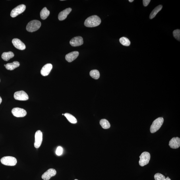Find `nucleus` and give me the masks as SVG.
Returning <instances> with one entry per match:
<instances>
[{
  "instance_id": "obj_23",
  "label": "nucleus",
  "mask_w": 180,
  "mask_h": 180,
  "mask_svg": "<svg viewBox=\"0 0 180 180\" xmlns=\"http://www.w3.org/2000/svg\"><path fill=\"white\" fill-rule=\"evenodd\" d=\"M90 75L95 80H98L100 77V72L97 70H93L90 72Z\"/></svg>"
},
{
  "instance_id": "obj_3",
  "label": "nucleus",
  "mask_w": 180,
  "mask_h": 180,
  "mask_svg": "<svg viewBox=\"0 0 180 180\" xmlns=\"http://www.w3.org/2000/svg\"><path fill=\"white\" fill-rule=\"evenodd\" d=\"M164 121L163 118L160 117L155 120L151 125L150 131L152 133H154L160 129Z\"/></svg>"
},
{
  "instance_id": "obj_25",
  "label": "nucleus",
  "mask_w": 180,
  "mask_h": 180,
  "mask_svg": "<svg viewBox=\"0 0 180 180\" xmlns=\"http://www.w3.org/2000/svg\"><path fill=\"white\" fill-rule=\"evenodd\" d=\"M155 180H171L169 177L165 178L164 175L160 173H157L154 176Z\"/></svg>"
},
{
  "instance_id": "obj_21",
  "label": "nucleus",
  "mask_w": 180,
  "mask_h": 180,
  "mask_svg": "<svg viewBox=\"0 0 180 180\" xmlns=\"http://www.w3.org/2000/svg\"><path fill=\"white\" fill-rule=\"evenodd\" d=\"M65 117L67 118L70 123L73 124H76L77 123V120L73 115L69 113H65L64 114Z\"/></svg>"
},
{
  "instance_id": "obj_20",
  "label": "nucleus",
  "mask_w": 180,
  "mask_h": 180,
  "mask_svg": "<svg viewBox=\"0 0 180 180\" xmlns=\"http://www.w3.org/2000/svg\"><path fill=\"white\" fill-rule=\"evenodd\" d=\"M162 6L161 5H159L157 6L155 9L153 10L151 12L150 16V19H152L153 18H154L155 16H156V14H158V12L160 11L162 9Z\"/></svg>"
},
{
  "instance_id": "obj_14",
  "label": "nucleus",
  "mask_w": 180,
  "mask_h": 180,
  "mask_svg": "<svg viewBox=\"0 0 180 180\" xmlns=\"http://www.w3.org/2000/svg\"><path fill=\"white\" fill-rule=\"evenodd\" d=\"M169 146L173 149L179 148L180 146V139L178 137L173 138L169 142Z\"/></svg>"
},
{
  "instance_id": "obj_17",
  "label": "nucleus",
  "mask_w": 180,
  "mask_h": 180,
  "mask_svg": "<svg viewBox=\"0 0 180 180\" xmlns=\"http://www.w3.org/2000/svg\"><path fill=\"white\" fill-rule=\"evenodd\" d=\"M20 63L19 62L14 61L12 63H9L6 65V69L10 70H13L16 68L19 67Z\"/></svg>"
},
{
  "instance_id": "obj_18",
  "label": "nucleus",
  "mask_w": 180,
  "mask_h": 180,
  "mask_svg": "<svg viewBox=\"0 0 180 180\" xmlns=\"http://www.w3.org/2000/svg\"><path fill=\"white\" fill-rule=\"evenodd\" d=\"M14 54L11 51L4 52L2 54L1 57L4 61H8L14 57Z\"/></svg>"
},
{
  "instance_id": "obj_4",
  "label": "nucleus",
  "mask_w": 180,
  "mask_h": 180,
  "mask_svg": "<svg viewBox=\"0 0 180 180\" xmlns=\"http://www.w3.org/2000/svg\"><path fill=\"white\" fill-rule=\"evenodd\" d=\"M1 161L3 164L10 166H14L17 162V160L16 158L10 156L3 157L1 158Z\"/></svg>"
},
{
  "instance_id": "obj_1",
  "label": "nucleus",
  "mask_w": 180,
  "mask_h": 180,
  "mask_svg": "<svg viewBox=\"0 0 180 180\" xmlns=\"http://www.w3.org/2000/svg\"><path fill=\"white\" fill-rule=\"evenodd\" d=\"M101 22V20L100 18L98 16L94 15L87 18L84 24L87 27L92 28L98 26Z\"/></svg>"
},
{
  "instance_id": "obj_16",
  "label": "nucleus",
  "mask_w": 180,
  "mask_h": 180,
  "mask_svg": "<svg viewBox=\"0 0 180 180\" xmlns=\"http://www.w3.org/2000/svg\"><path fill=\"white\" fill-rule=\"evenodd\" d=\"M72 11L71 8H67L60 12L58 16V18L59 20H64L67 18V16Z\"/></svg>"
},
{
  "instance_id": "obj_7",
  "label": "nucleus",
  "mask_w": 180,
  "mask_h": 180,
  "mask_svg": "<svg viewBox=\"0 0 180 180\" xmlns=\"http://www.w3.org/2000/svg\"><path fill=\"white\" fill-rule=\"evenodd\" d=\"M14 99L20 101H26L29 99L28 95L24 91H20L16 92L14 95Z\"/></svg>"
},
{
  "instance_id": "obj_22",
  "label": "nucleus",
  "mask_w": 180,
  "mask_h": 180,
  "mask_svg": "<svg viewBox=\"0 0 180 180\" xmlns=\"http://www.w3.org/2000/svg\"><path fill=\"white\" fill-rule=\"evenodd\" d=\"M100 124L103 129H109L111 127L110 123L106 119H101L100 121Z\"/></svg>"
},
{
  "instance_id": "obj_30",
  "label": "nucleus",
  "mask_w": 180,
  "mask_h": 180,
  "mask_svg": "<svg viewBox=\"0 0 180 180\" xmlns=\"http://www.w3.org/2000/svg\"><path fill=\"white\" fill-rule=\"evenodd\" d=\"M129 1L130 3H132V2L134 1L133 0H129Z\"/></svg>"
},
{
  "instance_id": "obj_6",
  "label": "nucleus",
  "mask_w": 180,
  "mask_h": 180,
  "mask_svg": "<svg viewBox=\"0 0 180 180\" xmlns=\"http://www.w3.org/2000/svg\"><path fill=\"white\" fill-rule=\"evenodd\" d=\"M26 9V6L24 5H21L16 7L12 10L10 16L12 18H15L19 14L23 13Z\"/></svg>"
},
{
  "instance_id": "obj_9",
  "label": "nucleus",
  "mask_w": 180,
  "mask_h": 180,
  "mask_svg": "<svg viewBox=\"0 0 180 180\" xmlns=\"http://www.w3.org/2000/svg\"><path fill=\"white\" fill-rule=\"evenodd\" d=\"M11 112L14 117H22L26 116L27 112L24 109L16 107L12 109Z\"/></svg>"
},
{
  "instance_id": "obj_11",
  "label": "nucleus",
  "mask_w": 180,
  "mask_h": 180,
  "mask_svg": "<svg viewBox=\"0 0 180 180\" xmlns=\"http://www.w3.org/2000/svg\"><path fill=\"white\" fill-rule=\"evenodd\" d=\"M56 174L57 171L55 169H49L43 174L42 178L44 180H49L52 177L55 176Z\"/></svg>"
},
{
  "instance_id": "obj_28",
  "label": "nucleus",
  "mask_w": 180,
  "mask_h": 180,
  "mask_svg": "<svg viewBox=\"0 0 180 180\" xmlns=\"http://www.w3.org/2000/svg\"><path fill=\"white\" fill-rule=\"evenodd\" d=\"M150 1V0H144L143 1V5L144 7H147L149 4Z\"/></svg>"
},
{
  "instance_id": "obj_2",
  "label": "nucleus",
  "mask_w": 180,
  "mask_h": 180,
  "mask_svg": "<svg viewBox=\"0 0 180 180\" xmlns=\"http://www.w3.org/2000/svg\"><path fill=\"white\" fill-rule=\"evenodd\" d=\"M41 26V23L40 21L34 20L28 23L26 27V30L28 32H36L40 28Z\"/></svg>"
},
{
  "instance_id": "obj_8",
  "label": "nucleus",
  "mask_w": 180,
  "mask_h": 180,
  "mask_svg": "<svg viewBox=\"0 0 180 180\" xmlns=\"http://www.w3.org/2000/svg\"><path fill=\"white\" fill-rule=\"evenodd\" d=\"M35 148H38L40 147L42 141V133L40 130H38L35 133Z\"/></svg>"
},
{
  "instance_id": "obj_19",
  "label": "nucleus",
  "mask_w": 180,
  "mask_h": 180,
  "mask_svg": "<svg viewBox=\"0 0 180 180\" xmlns=\"http://www.w3.org/2000/svg\"><path fill=\"white\" fill-rule=\"evenodd\" d=\"M50 14V11L47 9V7L43 8L40 12V16L41 19L44 20L47 18Z\"/></svg>"
},
{
  "instance_id": "obj_5",
  "label": "nucleus",
  "mask_w": 180,
  "mask_h": 180,
  "mask_svg": "<svg viewBox=\"0 0 180 180\" xmlns=\"http://www.w3.org/2000/svg\"><path fill=\"white\" fill-rule=\"evenodd\" d=\"M139 164L140 166L144 167L148 164L150 160V155L148 152H144L142 153L140 156Z\"/></svg>"
},
{
  "instance_id": "obj_32",
  "label": "nucleus",
  "mask_w": 180,
  "mask_h": 180,
  "mask_svg": "<svg viewBox=\"0 0 180 180\" xmlns=\"http://www.w3.org/2000/svg\"><path fill=\"white\" fill-rule=\"evenodd\" d=\"M62 115H64V114H62Z\"/></svg>"
},
{
  "instance_id": "obj_27",
  "label": "nucleus",
  "mask_w": 180,
  "mask_h": 180,
  "mask_svg": "<svg viewBox=\"0 0 180 180\" xmlns=\"http://www.w3.org/2000/svg\"><path fill=\"white\" fill-rule=\"evenodd\" d=\"M63 148L61 146L58 147L57 148L56 151V154L57 156H60L63 154Z\"/></svg>"
},
{
  "instance_id": "obj_12",
  "label": "nucleus",
  "mask_w": 180,
  "mask_h": 180,
  "mask_svg": "<svg viewBox=\"0 0 180 180\" xmlns=\"http://www.w3.org/2000/svg\"><path fill=\"white\" fill-rule=\"evenodd\" d=\"M12 42L14 47L19 50H24L26 49V45L19 39L14 38Z\"/></svg>"
},
{
  "instance_id": "obj_15",
  "label": "nucleus",
  "mask_w": 180,
  "mask_h": 180,
  "mask_svg": "<svg viewBox=\"0 0 180 180\" xmlns=\"http://www.w3.org/2000/svg\"><path fill=\"white\" fill-rule=\"evenodd\" d=\"M79 55V53L78 51H74L72 52L67 54L65 56V59L67 61L70 63L74 60L76 59L78 57V55Z\"/></svg>"
},
{
  "instance_id": "obj_26",
  "label": "nucleus",
  "mask_w": 180,
  "mask_h": 180,
  "mask_svg": "<svg viewBox=\"0 0 180 180\" xmlns=\"http://www.w3.org/2000/svg\"><path fill=\"white\" fill-rule=\"evenodd\" d=\"M173 34L174 37L177 40H180V30L179 29L175 30L173 31Z\"/></svg>"
},
{
  "instance_id": "obj_29",
  "label": "nucleus",
  "mask_w": 180,
  "mask_h": 180,
  "mask_svg": "<svg viewBox=\"0 0 180 180\" xmlns=\"http://www.w3.org/2000/svg\"><path fill=\"white\" fill-rule=\"evenodd\" d=\"M2 98H1V96H0V104H1V102H2Z\"/></svg>"
},
{
  "instance_id": "obj_31",
  "label": "nucleus",
  "mask_w": 180,
  "mask_h": 180,
  "mask_svg": "<svg viewBox=\"0 0 180 180\" xmlns=\"http://www.w3.org/2000/svg\"><path fill=\"white\" fill-rule=\"evenodd\" d=\"M5 66H6V65H4V66H5Z\"/></svg>"
},
{
  "instance_id": "obj_13",
  "label": "nucleus",
  "mask_w": 180,
  "mask_h": 180,
  "mask_svg": "<svg viewBox=\"0 0 180 180\" xmlns=\"http://www.w3.org/2000/svg\"><path fill=\"white\" fill-rule=\"evenodd\" d=\"M53 69V65L51 63H47L42 67L41 70V74L43 76H47L49 75Z\"/></svg>"
},
{
  "instance_id": "obj_10",
  "label": "nucleus",
  "mask_w": 180,
  "mask_h": 180,
  "mask_svg": "<svg viewBox=\"0 0 180 180\" xmlns=\"http://www.w3.org/2000/svg\"><path fill=\"white\" fill-rule=\"evenodd\" d=\"M84 43L83 39L82 37L78 36L74 37L70 41V44L72 46L76 47L80 46Z\"/></svg>"
},
{
  "instance_id": "obj_33",
  "label": "nucleus",
  "mask_w": 180,
  "mask_h": 180,
  "mask_svg": "<svg viewBox=\"0 0 180 180\" xmlns=\"http://www.w3.org/2000/svg\"><path fill=\"white\" fill-rule=\"evenodd\" d=\"M74 180H78V179H75Z\"/></svg>"
},
{
  "instance_id": "obj_24",
  "label": "nucleus",
  "mask_w": 180,
  "mask_h": 180,
  "mask_svg": "<svg viewBox=\"0 0 180 180\" xmlns=\"http://www.w3.org/2000/svg\"><path fill=\"white\" fill-rule=\"evenodd\" d=\"M120 42L124 46L128 47L130 44V42L129 39L125 37H122L119 39Z\"/></svg>"
}]
</instances>
